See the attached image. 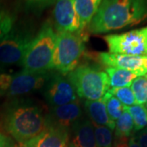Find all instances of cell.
Returning a JSON list of instances; mask_svg holds the SVG:
<instances>
[{
  "instance_id": "1",
  "label": "cell",
  "mask_w": 147,
  "mask_h": 147,
  "mask_svg": "<svg viewBox=\"0 0 147 147\" xmlns=\"http://www.w3.org/2000/svg\"><path fill=\"white\" fill-rule=\"evenodd\" d=\"M146 21L147 0H102L88 30L94 34H105Z\"/></svg>"
},
{
  "instance_id": "2",
  "label": "cell",
  "mask_w": 147,
  "mask_h": 147,
  "mask_svg": "<svg viewBox=\"0 0 147 147\" xmlns=\"http://www.w3.org/2000/svg\"><path fill=\"white\" fill-rule=\"evenodd\" d=\"M3 120L6 131L18 143L38 137L49 123V118L36 102L22 98H14L6 105Z\"/></svg>"
},
{
  "instance_id": "3",
  "label": "cell",
  "mask_w": 147,
  "mask_h": 147,
  "mask_svg": "<svg viewBox=\"0 0 147 147\" xmlns=\"http://www.w3.org/2000/svg\"><path fill=\"white\" fill-rule=\"evenodd\" d=\"M57 32L51 21H45L35 34L22 59L21 66L33 73H47L53 69Z\"/></svg>"
},
{
  "instance_id": "4",
  "label": "cell",
  "mask_w": 147,
  "mask_h": 147,
  "mask_svg": "<svg viewBox=\"0 0 147 147\" xmlns=\"http://www.w3.org/2000/svg\"><path fill=\"white\" fill-rule=\"evenodd\" d=\"M77 96L86 100H98L110 89L109 78L105 71L88 65H79L67 74Z\"/></svg>"
},
{
  "instance_id": "5",
  "label": "cell",
  "mask_w": 147,
  "mask_h": 147,
  "mask_svg": "<svg viewBox=\"0 0 147 147\" xmlns=\"http://www.w3.org/2000/svg\"><path fill=\"white\" fill-rule=\"evenodd\" d=\"M84 50V38L81 34L57 32L53 69L64 75L68 74L79 65Z\"/></svg>"
},
{
  "instance_id": "6",
  "label": "cell",
  "mask_w": 147,
  "mask_h": 147,
  "mask_svg": "<svg viewBox=\"0 0 147 147\" xmlns=\"http://www.w3.org/2000/svg\"><path fill=\"white\" fill-rule=\"evenodd\" d=\"M34 36L30 27L16 23L0 43V69L16 64L21 65Z\"/></svg>"
},
{
  "instance_id": "7",
  "label": "cell",
  "mask_w": 147,
  "mask_h": 147,
  "mask_svg": "<svg viewBox=\"0 0 147 147\" xmlns=\"http://www.w3.org/2000/svg\"><path fill=\"white\" fill-rule=\"evenodd\" d=\"M109 53L135 57L147 56V26L122 34L104 36Z\"/></svg>"
},
{
  "instance_id": "8",
  "label": "cell",
  "mask_w": 147,
  "mask_h": 147,
  "mask_svg": "<svg viewBox=\"0 0 147 147\" xmlns=\"http://www.w3.org/2000/svg\"><path fill=\"white\" fill-rule=\"evenodd\" d=\"M42 88L44 98L52 108L78 100L75 89L68 77L57 72L51 73Z\"/></svg>"
},
{
  "instance_id": "9",
  "label": "cell",
  "mask_w": 147,
  "mask_h": 147,
  "mask_svg": "<svg viewBox=\"0 0 147 147\" xmlns=\"http://www.w3.org/2000/svg\"><path fill=\"white\" fill-rule=\"evenodd\" d=\"M50 74L51 72L33 73L22 69L12 74L10 87L6 94L11 97H16L41 89L47 83Z\"/></svg>"
},
{
  "instance_id": "10",
  "label": "cell",
  "mask_w": 147,
  "mask_h": 147,
  "mask_svg": "<svg viewBox=\"0 0 147 147\" xmlns=\"http://www.w3.org/2000/svg\"><path fill=\"white\" fill-rule=\"evenodd\" d=\"M53 16L57 32L82 33L83 29L73 0H56Z\"/></svg>"
},
{
  "instance_id": "11",
  "label": "cell",
  "mask_w": 147,
  "mask_h": 147,
  "mask_svg": "<svg viewBox=\"0 0 147 147\" xmlns=\"http://www.w3.org/2000/svg\"><path fill=\"white\" fill-rule=\"evenodd\" d=\"M98 60L105 66L130 70L136 72L140 76L147 74V70L144 67V57L128 56L119 53H99Z\"/></svg>"
},
{
  "instance_id": "12",
  "label": "cell",
  "mask_w": 147,
  "mask_h": 147,
  "mask_svg": "<svg viewBox=\"0 0 147 147\" xmlns=\"http://www.w3.org/2000/svg\"><path fill=\"white\" fill-rule=\"evenodd\" d=\"M68 140V129L49 120L46 129L38 137L27 142L31 147H67Z\"/></svg>"
},
{
  "instance_id": "13",
  "label": "cell",
  "mask_w": 147,
  "mask_h": 147,
  "mask_svg": "<svg viewBox=\"0 0 147 147\" xmlns=\"http://www.w3.org/2000/svg\"><path fill=\"white\" fill-rule=\"evenodd\" d=\"M82 115L81 105L79 100H77L65 105L53 107L49 120L68 129L69 127H73L75 123L81 119Z\"/></svg>"
},
{
  "instance_id": "14",
  "label": "cell",
  "mask_w": 147,
  "mask_h": 147,
  "mask_svg": "<svg viewBox=\"0 0 147 147\" xmlns=\"http://www.w3.org/2000/svg\"><path fill=\"white\" fill-rule=\"evenodd\" d=\"M84 108L93 125L105 126L115 130V122L108 115L103 98L98 100H85Z\"/></svg>"
},
{
  "instance_id": "15",
  "label": "cell",
  "mask_w": 147,
  "mask_h": 147,
  "mask_svg": "<svg viewBox=\"0 0 147 147\" xmlns=\"http://www.w3.org/2000/svg\"><path fill=\"white\" fill-rule=\"evenodd\" d=\"M74 147H96L94 126L90 119H81L73 125Z\"/></svg>"
},
{
  "instance_id": "16",
  "label": "cell",
  "mask_w": 147,
  "mask_h": 147,
  "mask_svg": "<svg viewBox=\"0 0 147 147\" xmlns=\"http://www.w3.org/2000/svg\"><path fill=\"white\" fill-rule=\"evenodd\" d=\"M81 27L88 26L100 7L102 0H73Z\"/></svg>"
},
{
  "instance_id": "17",
  "label": "cell",
  "mask_w": 147,
  "mask_h": 147,
  "mask_svg": "<svg viewBox=\"0 0 147 147\" xmlns=\"http://www.w3.org/2000/svg\"><path fill=\"white\" fill-rule=\"evenodd\" d=\"M105 73L109 78V85L111 88L130 87L131 83L140 75L136 72L127 70L123 69L107 67Z\"/></svg>"
},
{
  "instance_id": "18",
  "label": "cell",
  "mask_w": 147,
  "mask_h": 147,
  "mask_svg": "<svg viewBox=\"0 0 147 147\" xmlns=\"http://www.w3.org/2000/svg\"><path fill=\"white\" fill-rule=\"evenodd\" d=\"M133 131V121L129 113L125 110L123 115L115 121V138H129Z\"/></svg>"
},
{
  "instance_id": "19",
  "label": "cell",
  "mask_w": 147,
  "mask_h": 147,
  "mask_svg": "<svg viewBox=\"0 0 147 147\" xmlns=\"http://www.w3.org/2000/svg\"><path fill=\"white\" fill-rule=\"evenodd\" d=\"M16 23V14L8 7L0 4V43Z\"/></svg>"
},
{
  "instance_id": "20",
  "label": "cell",
  "mask_w": 147,
  "mask_h": 147,
  "mask_svg": "<svg viewBox=\"0 0 147 147\" xmlns=\"http://www.w3.org/2000/svg\"><path fill=\"white\" fill-rule=\"evenodd\" d=\"M125 110L131 115L133 124L134 131H141L147 127V107L145 105H135L125 106Z\"/></svg>"
},
{
  "instance_id": "21",
  "label": "cell",
  "mask_w": 147,
  "mask_h": 147,
  "mask_svg": "<svg viewBox=\"0 0 147 147\" xmlns=\"http://www.w3.org/2000/svg\"><path fill=\"white\" fill-rule=\"evenodd\" d=\"M131 88L135 96L136 104H147V76H140L131 83Z\"/></svg>"
},
{
  "instance_id": "22",
  "label": "cell",
  "mask_w": 147,
  "mask_h": 147,
  "mask_svg": "<svg viewBox=\"0 0 147 147\" xmlns=\"http://www.w3.org/2000/svg\"><path fill=\"white\" fill-rule=\"evenodd\" d=\"M103 100L105 101L106 110L110 118L115 122L123 115V111L125 110V106L109 92L104 96Z\"/></svg>"
},
{
  "instance_id": "23",
  "label": "cell",
  "mask_w": 147,
  "mask_h": 147,
  "mask_svg": "<svg viewBox=\"0 0 147 147\" xmlns=\"http://www.w3.org/2000/svg\"><path fill=\"white\" fill-rule=\"evenodd\" d=\"M93 126L96 147H113V130L105 126Z\"/></svg>"
},
{
  "instance_id": "24",
  "label": "cell",
  "mask_w": 147,
  "mask_h": 147,
  "mask_svg": "<svg viewBox=\"0 0 147 147\" xmlns=\"http://www.w3.org/2000/svg\"><path fill=\"white\" fill-rule=\"evenodd\" d=\"M108 92L112 96L116 97L124 106H131L136 104L135 96L131 87L110 88Z\"/></svg>"
},
{
  "instance_id": "25",
  "label": "cell",
  "mask_w": 147,
  "mask_h": 147,
  "mask_svg": "<svg viewBox=\"0 0 147 147\" xmlns=\"http://www.w3.org/2000/svg\"><path fill=\"white\" fill-rule=\"evenodd\" d=\"M56 0H21L28 9L35 12H40L48 6L54 3Z\"/></svg>"
},
{
  "instance_id": "26",
  "label": "cell",
  "mask_w": 147,
  "mask_h": 147,
  "mask_svg": "<svg viewBox=\"0 0 147 147\" xmlns=\"http://www.w3.org/2000/svg\"><path fill=\"white\" fill-rule=\"evenodd\" d=\"M11 79L12 74L0 70V92L2 94H6V92H7L10 87Z\"/></svg>"
},
{
  "instance_id": "27",
  "label": "cell",
  "mask_w": 147,
  "mask_h": 147,
  "mask_svg": "<svg viewBox=\"0 0 147 147\" xmlns=\"http://www.w3.org/2000/svg\"><path fill=\"white\" fill-rule=\"evenodd\" d=\"M135 136L139 147H147V127L141 130Z\"/></svg>"
},
{
  "instance_id": "28",
  "label": "cell",
  "mask_w": 147,
  "mask_h": 147,
  "mask_svg": "<svg viewBox=\"0 0 147 147\" xmlns=\"http://www.w3.org/2000/svg\"><path fill=\"white\" fill-rule=\"evenodd\" d=\"M0 147H14V144L10 137H7L2 130L0 124Z\"/></svg>"
},
{
  "instance_id": "29",
  "label": "cell",
  "mask_w": 147,
  "mask_h": 147,
  "mask_svg": "<svg viewBox=\"0 0 147 147\" xmlns=\"http://www.w3.org/2000/svg\"><path fill=\"white\" fill-rule=\"evenodd\" d=\"M127 147H139V145L137 143L136 136L131 135L128 139V143H127Z\"/></svg>"
},
{
  "instance_id": "30",
  "label": "cell",
  "mask_w": 147,
  "mask_h": 147,
  "mask_svg": "<svg viewBox=\"0 0 147 147\" xmlns=\"http://www.w3.org/2000/svg\"><path fill=\"white\" fill-rule=\"evenodd\" d=\"M14 147H31L28 142H25V143H18L17 145H14Z\"/></svg>"
},
{
  "instance_id": "31",
  "label": "cell",
  "mask_w": 147,
  "mask_h": 147,
  "mask_svg": "<svg viewBox=\"0 0 147 147\" xmlns=\"http://www.w3.org/2000/svg\"><path fill=\"white\" fill-rule=\"evenodd\" d=\"M144 67L147 70V56L144 57Z\"/></svg>"
},
{
  "instance_id": "32",
  "label": "cell",
  "mask_w": 147,
  "mask_h": 147,
  "mask_svg": "<svg viewBox=\"0 0 147 147\" xmlns=\"http://www.w3.org/2000/svg\"><path fill=\"white\" fill-rule=\"evenodd\" d=\"M67 147H74V146L73 144L71 143V144H69V146H67Z\"/></svg>"
},
{
  "instance_id": "33",
  "label": "cell",
  "mask_w": 147,
  "mask_h": 147,
  "mask_svg": "<svg viewBox=\"0 0 147 147\" xmlns=\"http://www.w3.org/2000/svg\"><path fill=\"white\" fill-rule=\"evenodd\" d=\"M2 95H3V94H2V93H1V92H0V96H2Z\"/></svg>"
},
{
  "instance_id": "34",
  "label": "cell",
  "mask_w": 147,
  "mask_h": 147,
  "mask_svg": "<svg viewBox=\"0 0 147 147\" xmlns=\"http://www.w3.org/2000/svg\"><path fill=\"white\" fill-rule=\"evenodd\" d=\"M0 70H2V69H0Z\"/></svg>"
},
{
  "instance_id": "35",
  "label": "cell",
  "mask_w": 147,
  "mask_h": 147,
  "mask_svg": "<svg viewBox=\"0 0 147 147\" xmlns=\"http://www.w3.org/2000/svg\"><path fill=\"white\" fill-rule=\"evenodd\" d=\"M146 76H147V74H146Z\"/></svg>"
}]
</instances>
